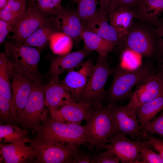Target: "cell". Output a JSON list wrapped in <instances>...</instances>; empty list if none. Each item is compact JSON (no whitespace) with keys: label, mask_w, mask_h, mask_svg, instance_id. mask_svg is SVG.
<instances>
[{"label":"cell","mask_w":163,"mask_h":163,"mask_svg":"<svg viewBox=\"0 0 163 163\" xmlns=\"http://www.w3.org/2000/svg\"><path fill=\"white\" fill-rule=\"evenodd\" d=\"M11 76L9 58L5 53H0V96L11 101Z\"/></svg>","instance_id":"obj_29"},{"label":"cell","mask_w":163,"mask_h":163,"mask_svg":"<svg viewBox=\"0 0 163 163\" xmlns=\"http://www.w3.org/2000/svg\"><path fill=\"white\" fill-rule=\"evenodd\" d=\"M158 40V52L160 61L163 60V20L161 21L158 25L155 27Z\"/></svg>","instance_id":"obj_38"},{"label":"cell","mask_w":163,"mask_h":163,"mask_svg":"<svg viewBox=\"0 0 163 163\" xmlns=\"http://www.w3.org/2000/svg\"><path fill=\"white\" fill-rule=\"evenodd\" d=\"M88 78L78 71L68 72L62 82L68 87L73 100L80 102L85 89Z\"/></svg>","instance_id":"obj_23"},{"label":"cell","mask_w":163,"mask_h":163,"mask_svg":"<svg viewBox=\"0 0 163 163\" xmlns=\"http://www.w3.org/2000/svg\"><path fill=\"white\" fill-rule=\"evenodd\" d=\"M49 42L53 52L58 56L70 52L73 44L72 39L62 32H56L53 34Z\"/></svg>","instance_id":"obj_30"},{"label":"cell","mask_w":163,"mask_h":163,"mask_svg":"<svg viewBox=\"0 0 163 163\" xmlns=\"http://www.w3.org/2000/svg\"><path fill=\"white\" fill-rule=\"evenodd\" d=\"M91 53L84 48L54 58L50 67V80L59 79V77L61 74L74 69Z\"/></svg>","instance_id":"obj_15"},{"label":"cell","mask_w":163,"mask_h":163,"mask_svg":"<svg viewBox=\"0 0 163 163\" xmlns=\"http://www.w3.org/2000/svg\"><path fill=\"white\" fill-rule=\"evenodd\" d=\"M30 146L37 163H69L80 152L77 146L60 142L52 144L34 140Z\"/></svg>","instance_id":"obj_10"},{"label":"cell","mask_w":163,"mask_h":163,"mask_svg":"<svg viewBox=\"0 0 163 163\" xmlns=\"http://www.w3.org/2000/svg\"><path fill=\"white\" fill-rule=\"evenodd\" d=\"M9 64L11 76V114L14 121H16L24 108L34 85L38 83L9 60Z\"/></svg>","instance_id":"obj_9"},{"label":"cell","mask_w":163,"mask_h":163,"mask_svg":"<svg viewBox=\"0 0 163 163\" xmlns=\"http://www.w3.org/2000/svg\"><path fill=\"white\" fill-rule=\"evenodd\" d=\"M99 12L97 18L87 28L112 43L115 47H121L124 37L110 24L107 18Z\"/></svg>","instance_id":"obj_21"},{"label":"cell","mask_w":163,"mask_h":163,"mask_svg":"<svg viewBox=\"0 0 163 163\" xmlns=\"http://www.w3.org/2000/svg\"><path fill=\"white\" fill-rule=\"evenodd\" d=\"M136 86L127 104L135 109L163 94V85L155 74L144 78Z\"/></svg>","instance_id":"obj_13"},{"label":"cell","mask_w":163,"mask_h":163,"mask_svg":"<svg viewBox=\"0 0 163 163\" xmlns=\"http://www.w3.org/2000/svg\"><path fill=\"white\" fill-rule=\"evenodd\" d=\"M113 133H123L136 141H145L149 134L142 130L136 109L126 105L108 104Z\"/></svg>","instance_id":"obj_6"},{"label":"cell","mask_w":163,"mask_h":163,"mask_svg":"<svg viewBox=\"0 0 163 163\" xmlns=\"http://www.w3.org/2000/svg\"><path fill=\"white\" fill-rule=\"evenodd\" d=\"M30 3V4H34L36 2V0H29Z\"/></svg>","instance_id":"obj_45"},{"label":"cell","mask_w":163,"mask_h":163,"mask_svg":"<svg viewBox=\"0 0 163 163\" xmlns=\"http://www.w3.org/2000/svg\"><path fill=\"white\" fill-rule=\"evenodd\" d=\"M132 9L135 18L142 23L156 27L161 22L158 16L163 11V0H141Z\"/></svg>","instance_id":"obj_17"},{"label":"cell","mask_w":163,"mask_h":163,"mask_svg":"<svg viewBox=\"0 0 163 163\" xmlns=\"http://www.w3.org/2000/svg\"><path fill=\"white\" fill-rule=\"evenodd\" d=\"M78 6L76 10L83 26L89 27L100 14L98 0H76Z\"/></svg>","instance_id":"obj_27"},{"label":"cell","mask_w":163,"mask_h":163,"mask_svg":"<svg viewBox=\"0 0 163 163\" xmlns=\"http://www.w3.org/2000/svg\"><path fill=\"white\" fill-rule=\"evenodd\" d=\"M141 0H111L109 10V13L117 9H131Z\"/></svg>","instance_id":"obj_36"},{"label":"cell","mask_w":163,"mask_h":163,"mask_svg":"<svg viewBox=\"0 0 163 163\" xmlns=\"http://www.w3.org/2000/svg\"><path fill=\"white\" fill-rule=\"evenodd\" d=\"M36 133L34 140L77 146H88L83 126L73 123L59 122L51 117H47Z\"/></svg>","instance_id":"obj_1"},{"label":"cell","mask_w":163,"mask_h":163,"mask_svg":"<svg viewBox=\"0 0 163 163\" xmlns=\"http://www.w3.org/2000/svg\"><path fill=\"white\" fill-rule=\"evenodd\" d=\"M160 67L155 74L157 77L163 85V60L161 62Z\"/></svg>","instance_id":"obj_43"},{"label":"cell","mask_w":163,"mask_h":163,"mask_svg":"<svg viewBox=\"0 0 163 163\" xmlns=\"http://www.w3.org/2000/svg\"></svg>","instance_id":"obj_48"},{"label":"cell","mask_w":163,"mask_h":163,"mask_svg":"<svg viewBox=\"0 0 163 163\" xmlns=\"http://www.w3.org/2000/svg\"><path fill=\"white\" fill-rule=\"evenodd\" d=\"M95 65L93 60L89 59L83 62H82L78 66L79 67L80 72L85 75L88 79L91 76Z\"/></svg>","instance_id":"obj_39"},{"label":"cell","mask_w":163,"mask_h":163,"mask_svg":"<svg viewBox=\"0 0 163 163\" xmlns=\"http://www.w3.org/2000/svg\"><path fill=\"white\" fill-rule=\"evenodd\" d=\"M83 126L89 150L96 152L106 150L108 139L113 133L109 107H95Z\"/></svg>","instance_id":"obj_3"},{"label":"cell","mask_w":163,"mask_h":163,"mask_svg":"<svg viewBox=\"0 0 163 163\" xmlns=\"http://www.w3.org/2000/svg\"><path fill=\"white\" fill-rule=\"evenodd\" d=\"M163 109V94L137 107L136 111L141 129Z\"/></svg>","instance_id":"obj_26"},{"label":"cell","mask_w":163,"mask_h":163,"mask_svg":"<svg viewBox=\"0 0 163 163\" xmlns=\"http://www.w3.org/2000/svg\"><path fill=\"white\" fill-rule=\"evenodd\" d=\"M45 104L49 110L59 109L72 101L67 86L59 79L50 80L45 85Z\"/></svg>","instance_id":"obj_16"},{"label":"cell","mask_w":163,"mask_h":163,"mask_svg":"<svg viewBox=\"0 0 163 163\" xmlns=\"http://www.w3.org/2000/svg\"><path fill=\"white\" fill-rule=\"evenodd\" d=\"M111 0H98L100 6L99 11L108 19L109 10Z\"/></svg>","instance_id":"obj_42"},{"label":"cell","mask_w":163,"mask_h":163,"mask_svg":"<svg viewBox=\"0 0 163 163\" xmlns=\"http://www.w3.org/2000/svg\"><path fill=\"white\" fill-rule=\"evenodd\" d=\"M121 47L147 56L158 53V40L155 28L143 23H133L124 36Z\"/></svg>","instance_id":"obj_4"},{"label":"cell","mask_w":163,"mask_h":163,"mask_svg":"<svg viewBox=\"0 0 163 163\" xmlns=\"http://www.w3.org/2000/svg\"><path fill=\"white\" fill-rule=\"evenodd\" d=\"M79 152L78 156L71 160L69 163H92L93 159L95 155L93 152Z\"/></svg>","instance_id":"obj_40"},{"label":"cell","mask_w":163,"mask_h":163,"mask_svg":"<svg viewBox=\"0 0 163 163\" xmlns=\"http://www.w3.org/2000/svg\"><path fill=\"white\" fill-rule=\"evenodd\" d=\"M5 53L9 60L30 75L36 82L42 83V76L38 69L40 54L33 47L8 40L5 44Z\"/></svg>","instance_id":"obj_8"},{"label":"cell","mask_w":163,"mask_h":163,"mask_svg":"<svg viewBox=\"0 0 163 163\" xmlns=\"http://www.w3.org/2000/svg\"><path fill=\"white\" fill-rule=\"evenodd\" d=\"M135 15L132 9H121L111 12L108 20L112 25L124 37L133 23Z\"/></svg>","instance_id":"obj_25"},{"label":"cell","mask_w":163,"mask_h":163,"mask_svg":"<svg viewBox=\"0 0 163 163\" xmlns=\"http://www.w3.org/2000/svg\"><path fill=\"white\" fill-rule=\"evenodd\" d=\"M27 131L11 123L1 124L0 142L17 145L30 143L32 140L28 136Z\"/></svg>","instance_id":"obj_24"},{"label":"cell","mask_w":163,"mask_h":163,"mask_svg":"<svg viewBox=\"0 0 163 163\" xmlns=\"http://www.w3.org/2000/svg\"><path fill=\"white\" fill-rule=\"evenodd\" d=\"M45 85L36 83L32 90L24 108L16 121L24 129L37 132L48 117L45 108Z\"/></svg>","instance_id":"obj_5"},{"label":"cell","mask_w":163,"mask_h":163,"mask_svg":"<svg viewBox=\"0 0 163 163\" xmlns=\"http://www.w3.org/2000/svg\"><path fill=\"white\" fill-rule=\"evenodd\" d=\"M141 163H163V159L158 153L139 141Z\"/></svg>","instance_id":"obj_32"},{"label":"cell","mask_w":163,"mask_h":163,"mask_svg":"<svg viewBox=\"0 0 163 163\" xmlns=\"http://www.w3.org/2000/svg\"><path fill=\"white\" fill-rule=\"evenodd\" d=\"M8 0H0V10L6 4Z\"/></svg>","instance_id":"obj_44"},{"label":"cell","mask_w":163,"mask_h":163,"mask_svg":"<svg viewBox=\"0 0 163 163\" xmlns=\"http://www.w3.org/2000/svg\"><path fill=\"white\" fill-rule=\"evenodd\" d=\"M26 0H8L0 10V19L10 24L13 27L26 11Z\"/></svg>","instance_id":"obj_28"},{"label":"cell","mask_w":163,"mask_h":163,"mask_svg":"<svg viewBox=\"0 0 163 163\" xmlns=\"http://www.w3.org/2000/svg\"><path fill=\"white\" fill-rule=\"evenodd\" d=\"M62 0H36L34 3L40 13L47 17H56L65 8Z\"/></svg>","instance_id":"obj_31"},{"label":"cell","mask_w":163,"mask_h":163,"mask_svg":"<svg viewBox=\"0 0 163 163\" xmlns=\"http://www.w3.org/2000/svg\"><path fill=\"white\" fill-rule=\"evenodd\" d=\"M56 18L62 32L73 41L77 42L82 40L83 25L76 10L65 8Z\"/></svg>","instance_id":"obj_19"},{"label":"cell","mask_w":163,"mask_h":163,"mask_svg":"<svg viewBox=\"0 0 163 163\" xmlns=\"http://www.w3.org/2000/svg\"><path fill=\"white\" fill-rule=\"evenodd\" d=\"M119 158L110 150L107 149L104 152L95 155L92 163H119Z\"/></svg>","instance_id":"obj_34"},{"label":"cell","mask_w":163,"mask_h":163,"mask_svg":"<svg viewBox=\"0 0 163 163\" xmlns=\"http://www.w3.org/2000/svg\"><path fill=\"white\" fill-rule=\"evenodd\" d=\"M135 53L128 49H125L123 52L122 56V62L126 64L131 69L136 68L139 66V60Z\"/></svg>","instance_id":"obj_37"},{"label":"cell","mask_w":163,"mask_h":163,"mask_svg":"<svg viewBox=\"0 0 163 163\" xmlns=\"http://www.w3.org/2000/svg\"><path fill=\"white\" fill-rule=\"evenodd\" d=\"M0 159L5 163H25L35 157L33 148L26 144L17 145L0 142Z\"/></svg>","instance_id":"obj_18"},{"label":"cell","mask_w":163,"mask_h":163,"mask_svg":"<svg viewBox=\"0 0 163 163\" xmlns=\"http://www.w3.org/2000/svg\"><path fill=\"white\" fill-rule=\"evenodd\" d=\"M12 27L8 22L0 19V45L5 41L8 34L11 32Z\"/></svg>","instance_id":"obj_41"},{"label":"cell","mask_w":163,"mask_h":163,"mask_svg":"<svg viewBox=\"0 0 163 163\" xmlns=\"http://www.w3.org/2000/svg\"><path fill=\"white\" fill-rule=\"evenodd\" d=\"M113 72V80L108 92L109 104H117L130 98L133 88L156 72L151 65L144 63L133 69L120 67L114 69Z\"/></svg>","instance_id":"obj_2"},{"label":"cell","mask_w":163,"mask_h":163,"mask_svg":"<svg viewBox=\"0 0 163 163\" xmlns=\"http://www.w3.org/2000/svg\"><path fill=\"white\" fill-rule=\"evenodd\" d=\"M142 142L146 146L157 152L163 159V139L149 134L146 139Z\"/></svg>","instance_id":"obj_35"},{"label":"cell","mask_w":163,"mask_h":163,"mask_svg":"<svg viewBox=\"0 0 163 163\" xmlns=\"http://www.w3.org/2000/svg\"><path fill=\"white\" fill-rule=\"evenodd\" d=\"M139 141L132 140L123 133H113L108 139L106 150H110L122 163H141Z\"/></svg>","instance_id":"obj_12"},{"label":"cell","mask_w":163,"mask_h":163,"mask_svg":"<svg viewBox=\"0 0 163 163\" xmlns=\"http://www.w3.org/2000/svg\"><path fill=\"white\" fill-rule=\"evenodd\" d=\"M58 32L62 31L56 17H50L23 43L31 46L43 47L49 42L52 35Z\"/></svg>","instance_id":"obj_20"},{"label":"cell","mask_w":163,"mask_h":163,"mask_svg":"<svg viewBox=\"0 0 163 163\" xmlns=\"http://www.w3.org/2000/svg\"><path fill=\"white\" fill-rule=\"evenodd\" d=\"M26 1H27V0H26Z\"/></svg>","instance_id":"obj_47"},{"label":"cell","mask_w":163,"mask_h":163,"mask_svg":"<svg viewBox=\"0 0 163 163\" xmlns=\"http://www.w3.org/2000/svg\"><path fill=\"white\" fill-rule=\"evenodd\" d=\"M94 107L81 102L73 101L59 109L49 111L51 117L56 121L81 125L83 121L91 115Z\"/></svg>","instance_id":"obj_14"},{"label":"cell","mask_w":163,"mask_h":163,"mask_svg":"<svg viewBox=\"0 0 163 163\" xmlns=\"http://www.w3.org/2000/svg\"><path fill=\"white\" fill-rule=\"evenodd\" d=\"M72 0V1H73V2H75V3H76V0Z\"/></svg>","instance_id":"obj_46"},{"label":"cell","mask_w":163,"mask_h":163,"mask_svg":"<svg viewBox=\"0 0 163 163\" xmlns=\"http://www.w3.org/2000/svg\"><path fill=\"white\" fill-rule=\"evenodd\" d=\"M142 130L144 133L157 134L163 138V109L157 117L145 125Z\"/></svg>","instance_id":"obj_33"},{"label":"cell","mask_w":163,"mask_h":163,"mask_svg":"<svg viewBox=\"0 0 163 163\" xmlns=\"http://www.w3.org/2000/svg\"><path fill=\"white\" fill-rule=\"evenodd\" d=\"M106 57L100 56L97 57L80 102L94 107L102 105L106 84L114 70L110 67Z\"/></svg>","instance_id":"obj_7"},{"label":"cell","mask_w":163,"mask_h":163,"mask_svg":"<svg viewBox=\"0 0 163 163\" xmlns=\"http://www.w3.org/2000/svg\"><path fill=\"white\" fill-rule=\"evenodd\" d=\"M81 39L85 49L91 52L95 51L100 56L106 57L115 47L112 43L83 26Z\"/></svg>","instance_id":"obj_22"},{"label":"cell","mask_w":163,"mask_h":163,"mask_svg":"<svg viewBox=\"0 0 163 163\" xmlns=\"http://www.w3.org/2000/svg\"><path fill=\"white\" fill-rule=\"evenodd\" d=\"M50 17L42 14L35 4H29L25 12L12 28L10 40L23 43Z\"/></svg>","instance_id":"obj_11"}]
</instances>
